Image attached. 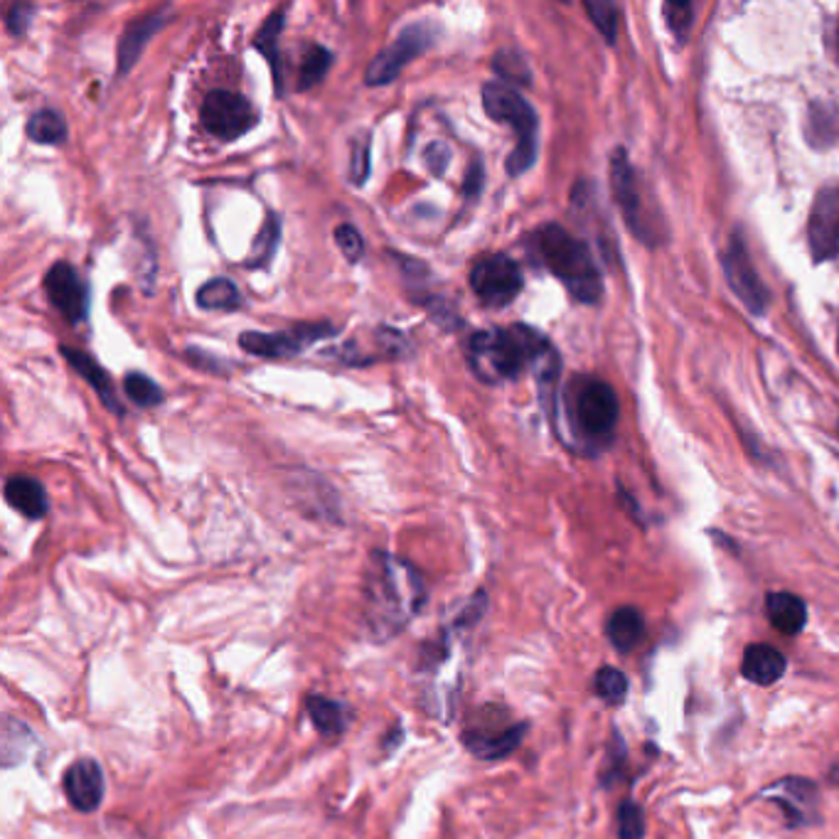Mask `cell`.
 <instances>
[{"label": "cell", "mask_w": 839, "mask_h": 839, "mask_svg": "<svg viewBox=\"0 0 839 839\" xmlns=\"http://www.w3.org/2000/svg\"><path fill=\"white\" fill-rule=\"evenodd\" d=\"M468 363L477 379L491 384L517 379L522 372L534 369L544 396H550L559 375V357L552 343L530 325L475 333L468 343Z\"/></svg>", "instance_id": "obj_1"}, {"label": "cell", "mask_w": 839, "mask_h": 839, "mask_svg": "<svg viewBox=\"0 0 839 839\" xmlns=\"http://www.w3.org/2000/svg\"><path fill=\"white\" fill-rule=\"evenodd\" d=\"M363 599L367 631L384 643L399 635L422 613L428 591L416 566L387 552H372Z\"/></svg>", "instance_id": "obj_2"}, {"label": "cell", "mask_w": 839, "mask_h": 839, "mask_svg": "<svg viewBox=\"0 0 839 839\" xmlns=\"http://www.w3.org/2000/svg\"><path fill=\"white\" fill-rule=\"evenodd\" d=\"M530 247L546 272H552L559 282L579 303H596L603 294V278L593 254L581 239L559 225H544L530 237Z\"/></svg>", "instance_id": "obj_3"}, {"label": "cell", "mask_w": 839, "mask_h": 839, "mask_svg": "<svg viewBox=\"0 0 839 839\" xmlns=\"http://www.w3.org/2000/svg\"><path fill=\"white\" fill-rule=\"evenodd\" d=\"M562 404L569 431L581 441V446L603 448L611 444L621 406H618V396L609 382L589 375L571 379Z\"/></svg>", "instance_id": "obj_4"}, {"label": "cell", "mask_w": 839, "mask_h": 839, "mask_svg": "<svg viewBox=\"0 0 839 839\" xmlns=\"http://www.w3.org/2000/svg\"><path fill=\"white\" fill-rule=\"evenodd\" d=\"M483 109L493 121L505 124L515 131L517 146L512 148L507 158V175L510 178H520L537 160V111L530 107L527 99L515 87L503 85V81H487V85H483Z\"/></svg>", "instance_id": "obj_5"}, {"label": "cell", "mask_w": 839, "mask_h": 839, "mask_svg": "<svg viewBox=\"0 0 839 839\" xmlns=\"http://www.w3.org/2000/svg\"><path fill=\"white\" fill-rule=\"evenodd\" d=\"M527 729V721H515L505 707L485 704L471 714L461 739L477 759L500 761L520 749Z\"/></svg>", "instance_id": "obj_6"}, {"label": "cell", "mask_w": 839, "mask_h": 839, "mask_svg": "<svg viewBox=\"0 0 839 839\" xmlns=\"http://www.w3.org/2000/svg\"><path fill=\"white\" fill-rule=\"evenodd\" d=\"M436 38H438V28L431 20L406 26L399 34H396V40L389 45V48H384L375 60L369 62L365 72V85L367 87L392 85V81L404 72L406 65L434 48Z\"/></svg>", "instance_id": "obj_7"}, {"label": "cell", "mask_w": 839, "mask_h": 839, "mask_svg": "<svg viewBox=\"0 0 839 839\" xmlns=\"http://www.w3.org/2000/svg\"><path fill=\"white\" fill-rule=\"evenodd\" d=\"M468 284L483 306L505 308L520 296L524 278L515 259H510L505 254H493L473 264Z\"/></svg>", "instance_id": "obj_8"}, {"label": "cell", "mask_w": 839, "mask_h": 839, "mask_svg": "<svg viewBox=\"0 0 839 839\" xmlns=\"http://www.w3.org/2000/svg\"><path fill=\"white\" fill-rule=\"evenodd\" d=\"M200 119L209 136L219 138V141H237V138L249 134L259 124V111L254 109V103L247 97L237 95V91L217 89L205 97Z\"/></svg>", "instance_id": "obj_9"}, {"label": "cell", "mask_w": 839, "mask_h": 839, "mask_svg": "<svg viewBox=\"0 0 839 839\" xmlns=\"http://www.w3.org/2000/svg\"><path fill=\"white\" fill-rule=\"evenodd\" d=\"M611 188L615 203L625 217V225L633 229V235L643 241L660 239L658 219L650 217L643 193H640L638 175L631 168V162H628L623 150H618L611 160Z\"/></svg>", "instance_id": "obj_10"}, {"label": "cell", "mask_w": 839, "mask_h": 839, "mask_svg": "<svg viewBox=\"0 0 839 839\" xmlns=\"http://www.w3.org/2000/svg\"><path fill=\"white\" fill-rule=\"evenodd\" d=\"M337 330L330 323H300L288 330L278 333H254L247 330L239 337V347L249 355L282 359V357H296L303 349H308L313 343L333 337Z\"/></svg>", "instance_id": "obj_11"}, {"label": "cell", "mask_w": 839, "mask_h": 839, "mask_svg": "<svg viewBox=\"0 0 839 839\" xmlns=\"http://www.w3.org/2000/svg\"><path fill=\"white\" fill-rule=\"evenodd\" d=\"M45 294H48L52 306L60 310V316L67 323H85L89 316L91 294L89 284L85 282L72 264L57 261L52 269L45 274Z\"/></svg>", "instance_id": "obj_12"}, {"label": "cell", "mask_w": 839, "mask_h": 839, "mask_svg": "<svg viewBox=\"0 0 839 839\" xmlns=\"http://www.w3.org/2000/svg\"><path fill=\"white\" fill-rule=\"evenodd\" d=\"M721 266H724L727 282L733 288V294L743 300L746 308L756 313V316H761V313L768 308V290L761 282L759 272H756L749 249H746V244L739 235L731 237L724 256H721Z\"/></svg>", "instance_id": "obj_13"}, {"label": "cell", "mask_w": 839, "mask_h": 839, "mask_svg": "<svg viewBox=\"0 0 839 839\" xmlns=\"http://www.w3.org/2000/svg\"><path fill=\"white\" fill-rule=\"evenodd\" d=\"M808 244L815 261H830L839 254V188L815 195L808 219Z\"/></svg>", "instance_id": "obj_14"}, {"label": "cell", "mask_w": 839, "mask_h": 839, "mask_svg": "<svg viewBox=\"0 0 839 839\" xmlns=\"http://www.w3.org/2000/svg\"><path fill=\"white\" fill-rule=\"evenodd\" d=\"M818 786L812 780L788 776L780 783L766 788L761 798L778 802L790 827H806L812 825L815 815H818Z\"/></svg>", "instance_id": "obj_15"}, {"label": "cell", "mask_w": 839, "mask_h": 839, "mask_svg": "<svg viewBox=\"0 0 839 839\" xmlns=\"http://www.w3.org/2000/svg\"><path fill=\"white\" fill-rule=\"evenodd\" d=\"M65 796L79 812L99 810L103 800V771L97 761L79 759L67 768L62 780Z\"/></svg>", "instance_id": "obj_16"}, {"label": "cell", "mask_w": 839, "mask_h": 839, "mask_svg": "<svg viewBox=\"0 0 839 839\" xmlns=\"http://www.w3.org/2000/svg\"><path fill=\"white\" fill-rule=\"evenodd\" d=\"M166 13L168 8H160V10H154V13H148L144 18H136L131 26H128L121 34L119 40V50H116V57H119V67H116V75L124 77L134 69V65L138 62V57L144 55L148 40L154 38V34L166 26Z\"/></svg>", "instance_id": "obj_17"}, {"label": "cell", "mask_w": 839, "mask_h": 839, "mask_svg": "<svg viewBox=\"0 0 839 839\" xmlns=\"http://www.w3.org/2000/svg\"><path fill=\"white\" fill-rule=\"evenodd\" d=\"M60 353L67 359V365L72 367L77 372V375L81 379H85L89 384V387L99 394V399L103 402V406H107V409L113 416H124V406L119 402V396H116V389H113V382L109 377V372L103 369L95 357L87 355L85 349L62 345Z\"/></svg>", "instance_id": "obj_18"}, {"label": "cell", "mask_w": 839, "mask_h": 839, "mask_svg": "<svg viewBox=\"0 0 839 839\" xmlns=\"http://www.w3.org/2000/svg\"><path fill=\"white\" fill-rule=\"evenodd\" d=\"M786 670H788V660L783 652L773 645L753 643L743 650V660H741L743 680H749L759 687H771L778 680H783Z\"/></svg>", "instance_id": "obj_19"}, {"label": "cell", "mask_w": 839, "mask_h": 839, "mask_svg": "<svg viewBox=\"0 0 839 839\" xmlns=\"http://www.w3.org/2000/svg\"><path fill=\"white\" fill-rule=\"evenodd\" d=\"M766 615L780 635H798L806 631L808 605L790 591H771L766 596Z\"/></svg>", "instance_id": "obj_20"}, {"label": "cell", "mask_w": 839, "mask_h": 839, "mask_svg": "<svg viewBox=\"0 0 839 839\" xmlns=\"http://www.w3.org/2000/svg\"><path fill=\"white\" fill-rule=\"evenodd\" d=\"M605 638H609L613 650L621 652V655L633 652L645 638L643 613H640L635 605H621V609H615L609 615V621H605Z\"/></svg>", "instance_id": "obj_21"}, {"label": "cell", "mask_w": 839, "mask_h": 839, "mask_svg": "<svg viewBox=\"0 0 839 839\" xmlns=\"http://www.w3.org/2000/svg\"><path fill=\"white\" fill-rule=\"evenodd\" d=\"M6 503L18 510L20 515H26L28 520H42L48 515L50 510V500L48 493L40 481H34L30 475H13L8 477L6 483Z\"/></svg>", "instance_id": "obj_22"}, {"label": "cell", "mask_w": 839, "mask_h": 839, "mask_svg": "<svg viewBox=\"0 0 839 839\" xmlns=\"http://www.w3.org/2000/svg\"><path fill=\"white\" fill-rule=\"evenodd\" d=\"M284 26H286V8H278L264 20L259 32L254 34V50H259L266 57V62L272 65L274 89L278 97H284V65H282V52H278V38H282Z\"/></svg>", "instance_id": "obj_23"}, {"label": "cell", "mask_w": 839, "mask_h": 839, "mask_svg": "<svg viewBox=\"0 0 839 839\" xmlns=\"http://www.w3.org/2000/svg\"><path fill=\"white\" fill-rule=\"evenodd\" d=\"M306 709L313 727H316L323 737H340L349 724V709L343 702H335V699L310 694L306 699Z\"/></svg>", "instance_id": "obj_24"}, {"label": "cell", "mask_w": 839, "mask_h": 839, "mask_svg": "<svg viewBox=\"0 0 839 839\" xmlns=\"http://www.w3.org/2000/svg\"><path fill=\"white\" fill-rule=\"evenodd\" d=\"M195 303L203 310H213V313H231L241 308V290L231 278L217 276L209 278L195 294Z\"/></svg>", "instance_id": "obj_25"}, {"label": "cell", "mask_w": 839, "mask_h": 839, "mask_svg": "<svg viewBox=\"0 0 839 839\" xmlns=\"http://www.w3.org/2000/svg\"><path fill=\"white\" fill-rule=\"evenodd\" d=\"M26 134H28V138H30L32 144H40V146L65 144V138H67V121H65V116L60 111L40 109V111H34L30 116V119H28Z\"/></svg>", "instance_id": "obj_26"}, {"label": "cell", "mask_w": 839, "mask_h": 839, "mask_svg": "<svg viewBox=\"0 0 839 839\" xmlns=\"http://www.w3.org/2000/svg\"><path fill=\"white\" fill-rule=\"evenodd\" d=\"M333 62H335V57L328 48H323V45H308L306 52H303V57H300V65H298L296 89L308 91L310 87L320 85L325 75L330 72Z\"/></svg>", "instance_id": "obj_27"}, {"label": "cell", "mask_w": 839, "mask_h": 839, "mask_svg": "<svg viewBox=\"0 0 839 839\" xmlns=\"http://www.w3.org/2000/svg\"><path fill=\"white\" fill-rule=\"evenodd\" d=\"M808 141L815 148H827L839 141V111L830 103H815L810 109Z\"/></svg>", "instance_id": "obj_28"}, {"label": "cell", "mask_w": 839, "mask_h": 839, "mask_svg": "<svg viewBox=\"0 0 839 839\" xmlns=\"http://www.w3.org/2000/svg\"><path fill=\"white\" fill-rule=\"evenodd\" d=\"M278 241H282V217L272 213L269 217H266V223L261 225L259 235H256L251 244L247 266H259V269L269 266V261L274 259V254L278 249Z\"/></svg>", "instance_id": "obj_29"}, {"label": "cell", "mask_w": 839, "mask_h": 839, "mask_svg": "<svg viewBox=\"0 0 839 839\" xmlns=\"http://www.w3.org/2000/svg\"><path fill=\"white\" fill-rule=\"evenodd\" d=\"M593 692H596L599 699H603L605 704L621 707L625 702L628 692H631V682H628L625 672L611 665H603L599 668L596 678H593Z\"/></svg>", "instance_id": "obj_30"}, {"label": "cell", "mask_w": 839, "mask_h": 839, "mask_svg": "<svg viewBox=\"0 0 839 839\" xmlns=\"http://www.w3.org/2000/svg\"><path fill=\"white\" fill-rule=\"evenodd\" d=\"M124 392L141 409H150V406H158L162 402V389L154 379L146 377L144 372H128L124 377Z\"/></svg>", "instance_id": "obj_31"}, {"label": "cell", "mask_w": 839, "mask_h": 839, "mask_svg": "<svg viewBox=\"0 0 839 839\" xmlns=\"http://www.w3.org/2000/svg\"><path fill=\"white\" fill-rule=\"evenodd\" d=\"M493 69L503 79V85H530V67L515 50H500L493 57Z\"/></svg>", "instance_id": "obj_32"}, {"label": "cell", "mask_w": 839, "mask_h": 839, "mask_svg": "<svg viewBox=\"0 0 839 839\" xmlns=\"http://www.w3.org/2000/svg\"><path fill=\"white\" fill-rule=\"evenodd\" d=\"M618 839H645V812L635 800L618 806Z\"/></svg>", "instance_id": "obj_33"}, {"label": "cell", "mask_w": 839, "mask_h": 839, "mask_svg": "<svg viewBox=\"0 0 839 839\" xmlns=\"http://www.w3.org/2000/svg\"><path fill=\"white\" fill-rule=\"evenodd\" d=\"M369 168V136H359L357 141H353V154H349V182L365 185Z\"/></svg>", "instance_id": "obj_34"}, {"label": "cell", "mask_w": 839, "mask_h": 839, "mask_svg": "<svg viewBox=\"0 0 839 839\" xmlns=\"http://www.w3.org/2000/svg\"><path fill=\"white\" fill-rule=\"evenodd\" d=\"M335 244L349 264H355L365 256V239L363 235H359V229L353 225H340L335 229Z\"/></svg>", "instance_id": "obj_35"}, {"label": "cell", "mask_w": 839, "mask_h": 839, "mask_svg": "<svg viewBox=\"0 0 839 839\" xmlns=\"http://www.w3.org/2000/svg\"><path fill=\"white\" fill-rule=\"evenodd\" d=\"M586 13L591 16L593 26H596L603 32V38L613 42L615 30H618V16H621L618 6H613V3H586Z\"/></svg>", "instance_id": "obj_36"}, {"label": "cell", "mask_w": 839, "mask_h": 839, "mask_svg": "<svg viewBox=\"0 0 839 839\" xmlns=\"http://www.w3.org/2000/svg\"><path fill=\"white\" fill-rule=\"evenodd\" d=\"M613 749L615 751H609V761H605V768L601 771V786L603 788H611L613 780H621V771L625 766V743H623V737H618V731H613Z\"/></svg>", "instance_id": "obj_37"}, {"label": "cell", "mask_w": 839, "mask_h": 839, "mask_svg": "<svg viewBox=\"0 0 839 839\" xmlns=\"http://www.w3.org/2000/svg\"><path fill=\"white\" fill-rule=\"evenodd\" d=\"M665 20L670 30L678 34V38L682 40L687 30L692 28V20H694V6L690 3H665Z\"/></svg>", "instance_id": "obj_38"}, {"label": "cell", "mask_w": 839, "mask_h": 839, "mask_svg": "<svg viewBox=\"0 0 839 839\" xmlns=\"http://www.w3.org/2000/svg\"><path fill=\"white\" fill-rule=\"evenodd\" d=\"M34 6L30 3H16L13 8L6 13V28L10 34H16V38H22V34L28 32L30 22H32V16H34Z\"/></svg>", "instance_id": "obj_39"}, {"label": "cell", "mask_w": 839, "mask_h": 839, "mask_svg": "<svg viewBox=\"0 0 839 839\" xmlns=\"http://www.w3.org/2000/svg\"><path fill=\"white\" fill-rule=\"evenodd\" d=\"M424 160H426V168L431 175H436V178H441V175L446 172L448 162H451V148L446 144H431L426 148L424 154Z\"/></svg>", "instance_id": "obj_40"}, {"label": "cell", "mask_w": 839, "mask_h": 839, "mask_svg": "<svg viewBox=\"0 0 839 839\" xmlns=\"http://www.w3.org/2000/svg\"><path fill=\"white\" fill-rule=\"evenodd\" d=\"M483 182H485V170H483V162L481 160H473L468 172H465V180H463V195L468 197V200H475L477 195H481L483 190Z\"/></svg>", "instance_id": "obj_41"}, {"label": "cell", "mask_w": 839, "mask_h": 839, "mask_svg": "<svg viewBox=\"0 0 839 839\" xmlns=\"http://www.w3.org/2000/svg\"><path fill=\"white\" fill-rule=\"evenodd\" d=\"M837 50H839V18H837Z\"/></svg>", "instance_id": "obj_42"}, {"label": "cell", "mask_w": 839, "mask_h": 839, "mask_svg": "<svg viewBox=\"0 0 839 839\" xmlns=\"http://www.w3.org/2000/svg\"><path fill=\"white\" fill-rule=\"evenodd\" d=\"M837 353H839V335H837Z\"/></svg>", "instance_id": "obj_43"}]
</instances>
